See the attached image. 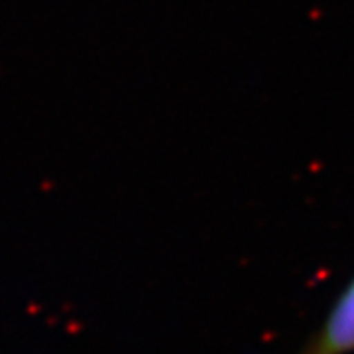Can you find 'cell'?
<instances>
[{"mask_svg": "<svg viewBox=\"0 0 354 354\" xmlns=\"http://www.w3.org/2000/svg\"><path fill=\"white\" fill-rule=\"evenodd\" d=\"M295 354H354V276Z\"/></svg>", "mask_w": 354, "mask_h": 354, "instance_id": "cell-1", "label": "cell"}]
</instances>
